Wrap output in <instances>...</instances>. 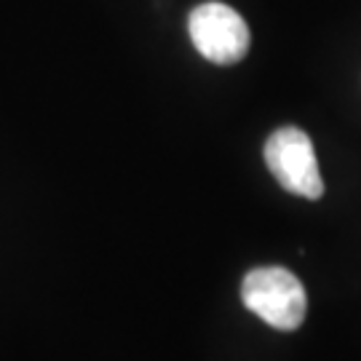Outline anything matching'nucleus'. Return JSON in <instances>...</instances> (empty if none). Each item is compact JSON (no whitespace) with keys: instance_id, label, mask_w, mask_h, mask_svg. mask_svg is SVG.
Listing matches in <instances>:
<instances>
[{"instance_id":"obj_1","label":"nucleus","mask_w":361,"mask_h":361,"mask_svg":"<svg viewBox=\"0 0 361 361\" xmlns=\"http://www.w3.org/2000/svg\"><path fill=\"white\" fill-rule=\"evenodd\" d=\"M241 300L255 316L279 332H295L308 313L305 286L281 265H265L246 273L241 281Z\"/></svg>"},{"instance_id":"obj_2","label":"nucleus","mask_w":361,"mask_h":361,"mask_svg":"<svg viewBox=\"0 0 361 361\" xmlns=\"http://www.w3.org/2000/svg\"><path fill=\"white\" fill-rule=\"evenodd\" d=\"M265 164L286 193L300 198H322L324 180L310 137L297 126H281L265 142Z\"/></svg>"},{"instance_id":"obj_3","label":"nucleus","mask_w":361,"mask_h":361,"mask_svg":"<svg viewBox=\"0 0 361 361\" xmlns=\"http://www.w3.org/2000/svg\"><path fill=\"white\" fill-rule=\"evenodd\" d=\"M188 30L198 54L214 65H235L249 51V27L244 16L217 0L195 6Z\"/></svg>"}]
</instances>
